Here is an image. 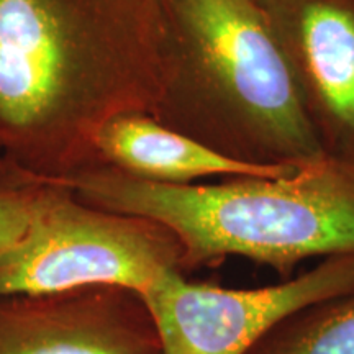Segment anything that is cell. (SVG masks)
<instances>
[{
	"instance_id": "5b68a950",
	"label": "cell",
	"mask_w": 354,
	"mask_h": 354,
	"mask_svg": "<svg viewBox=\"0 0 354 354\" xmlns=\"http://www.w3.org/2000/svg\"><path fill=\"white\" fill-rule=\"evenodd\" d=\"M354 292V253L323 258L307 272L258 289L190 282L172 272L143 300L162 354H248L300 310Z\"/></svg>"
},
{
	"instance_id": "52a82bcc",
	"label": "cell",
	"mask_w": 354,
	"mask_h": 354,
	"mask_svg": "<svg viewBox=\"0 0 354 354\" xmlns=\"http://www.w3.org/2000/svg\"><path fill=\"white\" fill-rule=\"evenodd\" d=\"M0 354H162L141 295L120 287L0 297Z\"/></svg>"
},
{
	"instance_id": "30bf717a",
	"label": "cell",
	"mask_w": 354,
	"mask_h": 354,
	"mask_svg": "<svg viewBox=\"0 0 354 354\" xmlns=\"http://www.w3.org/2000/svg\"><path fill=\"white\" fill-rule=\"evenodd\" d=\"M56 183L0 154V256L24 236L39 203Z\"/></svg>"
},
{
	"instance_id": "3957f363",
	"label": "cell",
	"mask_w": 354,
	"mask_h": 354,
	"mask_svg": "<svg viewBox=\"0 0 354 354\" xmlns=\"http://www.w3.org/2000/svg\"><path fill=\"white\" fill-rule=\"evenodd\" d=\"M68 184L91 205L171 230L184 274L238 256L289 279L310 258L354 253V165L328 156L282 177L176 185L97 166Z\"/></svg>"
},
{
	"instance_id": "8992f818",
	"label": "cell",
	"mask_w": 354,
	"mask_h": 354,
	"mask_svg": "<svg viewBox=\"0 0 354 354\" xmlns=\"http://www.w3.org/2000/svg\"><path fill=\"white\" fill-rule=\"evenodd\" d=\"M328 158L354 165V0H259Z\"/></svg>"
},
{
	"instance_id": "9c48e42d",
	"label": "cell",
	"mask_w": 354,
	"mask_h": 354,
	"mask_svg": "<svg viewBox=\"0 0 354 354\" xmlns=\"http://www.w3.org/2000/svg\"><path fill=\"white\" fill-rule=\"evenodd\" d=\"M248 354H354V292L294 313Z\"/></svg>"
},
{
	"instance_id": "ba28073f",
	"label": "cell",
	"mask_w": 354,
	"mask_h": 354,
	"mask_svg": "<svg viewBox=\"0 0 354 354\" xmlns=\"http://www.w3.org/2000/svg\"><path fill=\"white\" fill-rule=\"evenodd\" d=\"M100 166L159 184H192L203 177H282L300 166H258L214 151L151 115L115 117L97 136Z\"/></svg>"
},
{
	"instance_id": "7a4b0ae2",
	"label": "cell",
	"mask_w": 354,
	"mask_h": 354,
	"mask_svg": "<svg viewBox=\"0 0 354 354\" xmlns=\"http://www.w3.org/2000/svg\"><path fill=\"white\" fill-rule=\"evenodd\" d=\"M161 12L153 118L248 165L326 156L259 0H161Z\"/></svg>"
},
{
	"instance_id": "277c9868",
	"label": "cell",
	"mask_w": 354,
	"mask_h": 354,
	"mask_svg": "<svg viewBox=\"0 0 354 354\" xmlns=\"http://www.w3.org/2000/svg\"><path fill=\"white\" fill-rule=\"evenodd\" d=\"M172 272H183V248L171 230L91 205L57 180L24 236L0 256V297L87 287H120L143 297Z\"/></svg>"
},
{
	"instance_id": "6da1fadb",
	"label": "cell",
	"mask_w": 354,
	"mask_h": 354,
	"mask_svg": "<svg viewBox=\"0 0 354 354\" xmlns=\"http://www.w3.org/2000/svg\"><path fill=\"white\" fill-rule=\"evenodd\" d=\"M161 0H0V154L69 183L161 92Z\"/></svg>"
}]
</instances>
